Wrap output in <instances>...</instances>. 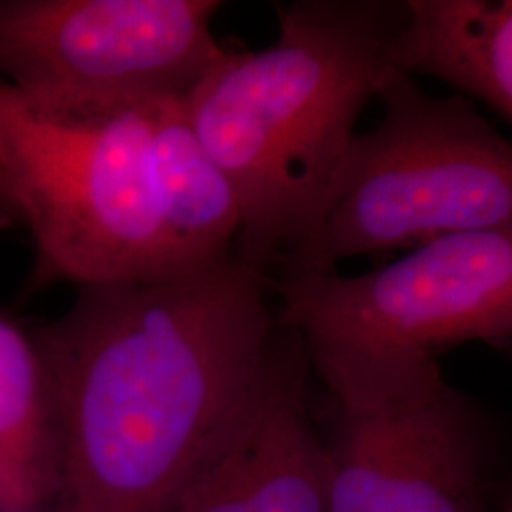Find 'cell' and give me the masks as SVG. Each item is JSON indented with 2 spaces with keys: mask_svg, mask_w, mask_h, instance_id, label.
I'll use <instances>...</instances> for the list:
<instances>
[{
  "mask_svg": "<svg viewBox=\"0 0 512 512\" xmlns=\"http://www.w3.org/2000/svg\"><path fill=\"white\" fill-rule=\"evenodd\" d=\"M268 279L232 253L78 287L71 310L33 329L57 418L50 512H173L270 359Z\"/></svg>",
  "mask_w": 512,
  "mask_h": 512,
  "instance_id": "cell-1",
  "label": "cell"
},
{
  "mask_svg": "<svg viewBox=\"0 0 512 512\" xmlns=\"http://www.w3.org/2000/svg\"><path fill=\"white\" fill-rule=\"evenodd\" d=\"M275 14L272 46H226L184 99L238 192L234 255L266 275L310 239L357 120L393 73L385 52L404 2L294 0Z\"/></svg>",
  "mask_w": 512,
  "mask_h": 512,
  "instance_id": "cell-2",
  "label": "cell"
},
{
  "mask_svg": "<svg viewBox=\"0 0 512 512\" xmlns=\"http://www.w3.org/2000/svg\"><path fill=\"white\" fill-rule=\"evenodd\" d=\"M275 325L293 330L338 406L442 376L440 353L512 334V226L423 243L363 274L283 272Z\"/></svg>",
  "mask_w": 512,
  "mask_h": 512,
  "instance_id": "cell-3",
  "label": "cell"
},
{
  "mask_svg": "<svg viewBox=\"0 0 512 512\" xmlns=\"http://www.w3.org/2000/svg\"><path fill=\"white\" fill-rule=\"evenodd\" d=\"M154 103L57 112L0 84L2 181L35 239L37 283L84 287L202 266L165 224L152 164Z\"/></svg>",
  "mask_w": 512,
  "mask_h": 512,
  "instance_id": "cell-4",
  "label": "cell"
},
{
  "mask_svg": "<svg viewBox=\"0 0 512 512\" xmlns=\"http://www.w3.org/2000/svg\"><path fill=\"white\" fill-rule=\"evenodd\" d=\"M378 124L355 133L310 239L279 268L330 272L357 256L512 226L511 143L463 95L391 73Z\"/></svg>",
  "mask_w": 512,
  "mask_h": 512,
  "instance_id": "cell-5",
  "label": "cell"
},
{
  "mask_svg": "<svg viewBox=\"0 0 512 512\" xmlns=\"http://www.w3.org/2000/svg\"><path fill=\"white\" fill-rule=\"evenodd\" d=\"M219 0L0 2V73L57 112L186 99L224 52Z\"/></svg>",
  "mask_w": 512,
  "mask_h": 512,
  "instance_id": "cell-6",
  "label": "cell"
},
{
  "mask_svg": "<svg viewBox=\"0 0 512 512\" xmlns=\"http://www.w3.org/2000/svg\"><path fill=\"white\" fill-rule=\"evenodd\" d=\"M329 512H492L484 423L440 376L366 406H338Z\"/></svg>",
  "mask_w": 512,
  "mask_h": 512,
  "instance_id": "cell-7",
  "label": "cell"
},
{
  "mask_svg": "<svg viewBox=\"0 0 512 512\" xmlns=\"http://www.w3.org/2000/svg\"><path fill=\"white\" fill-rule=\"evenodd\" d=\"M304 349H272L209 442L173 512H329L327 446L308 414Z\"/></svg>",
  "mask_w": 512,
  "mask_h": 512,
  "instance_id": "cell-8",
  "label": "cell"
},
{
  "mask_svg": "<svg viewBox=\"0 0 512 512\" xmlns=\"http://www.w3.org/2000/svg\"><path fill=\"white\" fill-rule=\"evenodd\" d=\"M385 61L393 73L442 80L511 124V0H404Z\"/></svg>",
  "mask_w": 512,
  "mask_h": 512,
  "instance_id": "cell-9",
  "label": "cell"
},
{
  "mask_svg": "<svg viewBox=\"0 0 512 512\" xmlns=\"http://www.w3.org/2000/svg\"><path fill=\"white\" fill-rule=\"evenodd\" d=\"M57 478L52 378L35 330L0 311V512H50Z\"/></svg>",
  "mask_w": 512,
  "mask_h": 512,
  "instance_id": "cell-10",
  "label": "cell"
},
{
  "mask_svg": "<svg viewBox=\"0 0 512 512\" xmlns=\"http://www.w3.org/2000/svg\"><path fill=\"white\" fill-rule=\"evenodd\" d=\"M152 164L165 224L192 264L232 255L241 228L238 192L203 147L184 99L152 107Z\"/></svg>",
  "mask_w": 512,
  "mask_h": 512,
  "instance_id": "cell-11",
  "label": "cell"
},
{
  "mask_svg": "<svg viewBox=\"0 0 512 512\" xmlns=\"http://www.w3.org/2000/svg\"><path fill=\"white\" fill-rule=\"evenodd\" d=\"M14 222H19L18 213L12 202L6 198V194L0 190V228H8Z\"/></svg>",
  "mask_w": 512,
  "mask_h": 512,
  "instance_id": "cell-12",
  "label": "cell"
},
{
  "mask_svg": "<svg viewBox=\"0 0 512 512\" xmlns=\"http://www.w3.org/2000/svg\"><path fill=\"white\" fill-rule=\"evenodd\" d=\"M0 190L6 194V190H4V181H2V169H0ZM6 198H8V194H6ZM8 200H10V198H8ZM14 209H16V207H14ZM16 213H18V211H16Z\"/></svg>",
  "mask_w": 512,
  "mask_h": 512,
  "instance_id": "cell-13",
  "label": "cell"
}]
</instances>
